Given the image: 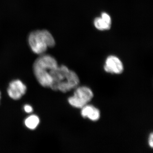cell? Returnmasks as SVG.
I'll use <instances>...</instances> for the list:
<instances>
[{
    "mask_svg": "<svg viewBox=\"0 0 153 153\" xmlns=\"http://www.w3.org/2000/svg\"><path fill=\"white\" fill-rule=\"evenodd\" d=\"M25 123V126L28 128L32 130L35 129L39 124L40 119L38 116L32 115L26 119Z\"/></svg>",
    "mask_w": 153,
    "mask_h": 153,
    "instance_id": "30bf717a",
    "label": "cell"
},
{
    "mask_svg": "<svg viewBox=\"0 0 153 153\" xmlns=\"http://www.w3.org/2000/svg\"><path fill=\"white\" fill-rule=\"evenodd\" d=\"M69 70L68 67L64 65L58 66L50 70L49 74L52 78V82L49 88L53 90H57V85L60 82L65 80Z\"/></svg>",
    "mask_w": 153,
    "mask_h": 153,
    "instance_id": "3957f363",
    "label": "cell"
},
{
    "mask_svg": "<svg viewBox=\"0 0 153 153\" xmlns=\"http://www.w3.org/2000/svg\"><path fill=\"white\" fill-rule=\"evenodd\" d=\"M68 102L71 106L78 108H82L85 105L87 104L84 101L74 95L68 98Z\"/></svg>",
    "mask_w": 153,
    "mask_h": 153,
    "instance_id": "8fae6325",
    "label": "cell"
},
{
    "mask_svg": "<svg viewBox=\"0 0 153 153\" xmlns=\"http://www.w3.org/2000/svg\"><path fill=\"white\" fill-rule=\"evenodd\" d=\"M0 98H1V92H0Z\"/></svg>",
    "mask_w": 153,
    "mask_h": 153,
    "instance_id": "5bb4252c",
    "label": "cell"
},
{
    "mask_svg": "<svg viewBox=\"0 0 153 153\" xmlns=\"http://www.w3.org/2000/svg\"><path fill=\"white\" fill-rule=\"evenodd\" d=\"M24 109H25V112L28 113H30L33 112V107L29 105H25L24 106Z\"/></svg>",
    "mask_w": 153,
    "mask_h": 153,
    "instance_id": "7c38bea8",
    "label": "cell"
},
{
    "mask_svg": "<svg viewBox=\"0 0 153 153\" xmlns=\"http://www.w3.org/2000/svg\"><path fill=\"white\" fill-rule=\"evenodd\" d=\"M111 24V18L108 14L105 13H102L101 17L96 18L94 21L95 27L101 31L109 30Z\"/></svg>",
    "mask_w": 153,
    "mask_h": 153,
    "instance_id": "52a82bcc",
    "label": "cell"
},
{
    "mask_svg": "<svg viewBox=\"0 0 153 153\" xmlns=\"http://www.w3.org/2000/svg\"><path fill=\"white\" fill-rule=\"evenodd\" d=\"M81 114L82 117L88 118L92 121L98 120L100 117V111L98 108L87 104L81 108Z\"/></svg>",
    "mask_w": 153,
    "mask_h": 153,
    "instance_id": "8992f818",
    "label": "cell"
},
{
    "mask_svg": "<svg viewBox=\"0 0 153 153\" xmlns=\"http://www.w3.org/2000/svg\"><path fill=\"white\" fill-rule=\"evenodd\" d=\"M27 89V86L21 80L16 79L10 82L7 93L11 98L18 100L26 93Z\"/></svg>",
    "mask_w": 153,
    "mask_h": 153,
    "instance_id": "277c9868",
    "label": "cell"
},
{
    "mask_svg": "<svg viewBox=\"0 0 153 153\" xmlns=\"http://www.w3.org/2000/svg\"><path fill=\"white\" fill-rule=\"evenodd\" d=\"M28 43L31 50L35 54H44L48 47L55 46V40L50 32L47 30H36L30 33Z\"/></svg>",
    "mask_w": 153,
    "mask_h": 153,
    "instance_id": "7a4b0ae2",
    "label": "cell"
},
{
    "mask_svg": "<svg viewBox=\"0 0 153 153\" xmlns=\"http://www.w3.org/2000/svg\"><path fill=\"white\" fill-rule=\"evenodd\" d=\"M105 71L112 74H120L123 71V65L120 59L111 55L107 58L104 66Z\"/></svg>",
    "mask_w": 153,
    "mask_h": 153,
    "instance_id": "5b68a950",
    "label": "cell"
},
{
    "mask_svg": "<svg viewBox=\"0 0 153 153\" xmlns=\"http://www.w3.org/2000/svg\"><path fill=\"white\" fill-rule=\"evenodd\" d=\"M57 66V60L50 55L42 54L35 60L33 71L40 85L44 87H50L52 79L49 72Z\"/></svg>",
    "mask_w": 153,
    "mask_h": 153,
    "instance_id": "6da1fadb",
    "label": "cell"
},
{
    "mask_svg": "<svg viewBox=\"0 0 153 153\" xmlns=\"http://www.w3.org/2000/svg\"><path fill=\"white\" fill-rule=\"evenodd\" d=\"M65 80L68 82L72 89L77 87L79 82V78L77 74L74 71L70 70L66 75Z\"/></svg>",
    "mask_w": 153,
    "mask_h": 153,
    "instance_id": "9c48e42d",
    "label": "cell"
},
{
    "mask_svg": "<svg viewBox=\"0 0 153 153\" xmlns=\"http://www.w3.org/2000/svg\"><path fill=\"white\" fill-rule=\"evenodd\" d=\"M149 144L151 148H152L153 147V135L152 133L150 135L149 139Z\"/></svg>",
    "mask_w": 153,
    "mask_h": 153,
    "instance_id": "4fadbf2b",
    "label": "cell"
},
{
    "mask_svg": "<svg viewBox=\"0 0 153 153\" xmlns=\"http://www.w3.org/2000/svg\"><path fill=\"white\" fill-rule=\"evenodd\" d=\"M73 95L87 104L93 98L94 94L90 88L86 86H82L77 88L74 91Z\"/></svg>",
    "mask_w": 153,
    "mask_h": 153,
    "instance_id": "ba28073f",
    "label": "cell"
}]
</instances>
